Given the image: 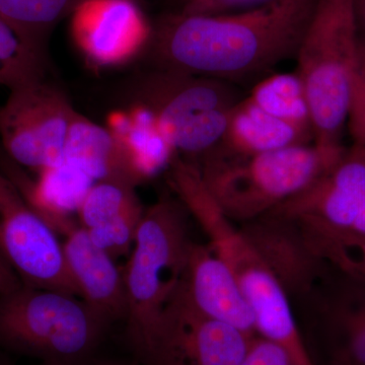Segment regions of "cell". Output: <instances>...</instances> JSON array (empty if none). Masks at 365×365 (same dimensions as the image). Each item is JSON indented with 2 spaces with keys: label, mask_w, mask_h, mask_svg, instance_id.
<instances>
[{
  "label": "cell",
  "mask_w": 365,
  "mask_h": 365,
  "mask_svg": "<svg viewBox=\"0 0 365 365\" xmlns=\"http://www.w3.org/2000/svg\"><path fill=\"white\" fill-rule=\"evenodd\" d=\"M316 0L223 14L182 13L151 37L158 69L227 81L256 76L297 53Z\"/></svg>",
  "instance_id": "1"
},
{
  "label": "cell",
  "mask_w": 365,
  "mask_h": 365,
  "mask_svg": "<svg viewBox=\"0 0 365 365\" xmlns=\"http://www.w3.org/2000/svg\"><path fill=\"white\" fill-rule=\"evenodd\" d=\"M170 189L227 264L251 307L257 335L284 350L294 365H316L300 335L287 295L272 268L239 227L222 212L196 163L176 157L168 168Z\"/></svg>",
  "instance_id": "2"
},
{
  "label": "cell",
  "mask_w": 365,
  "mask_h": 365,
  "mask_svg": "<svg viewBox=\"0 0 365 365\" xmlns=\"http://www.w3.org/2000/svg\"><path fill=\"white\" fill-rule=\"evenodd\" d=\"M279 281L314 364L365 365L364 279L307 252Z\"/></svg>",
  "instance_id": "3"
},
{
  "label": "cell",
  "mask_w": 365,
  "mask_h": 365,
  "mask_svg": "<svg viewBox=\"0 0 365 365\" xmlns=\"http://www.w3.org/2000/svg\"><path fill=\"white\" fill-rule=\"evenodd\" d=\"M345 150L341 144L311 143L250 157L212 153L197 165L222 212L239 225L299 195L318 181Z\"/></svg>",
  "instance_id": "4"
},
{
  "label": "cell",
  "mask_w": 365,
  "mask_h": 365,
  "mask_svg": "<svg viewBox=\"0 0 365 365\" xmlns=\"http://www.w3.org/2000/svg\"><path fill=\"white\" fill-rule=\"evenodd\" d=\"M360 35L354 0H316L295 56L314 143L335 145L347 122Z\"/></svg>",
  "instance_id": "5"
},
{
  "label": "cell",
  "mask_w": 365,
  "mask_h": 365,
  "mask_svg": "<svg viewBox=\"0 0 365 365\" xmlns=\"http://www.w3.org/2000/svg\"><path fill=\"white\" fill-rule=\"evenodd\" d=\"M78 297L26 285L0 295V346L47 365L86 362L109 323Z\"/></svg>",
  "instance_id": "6"
},
{
  "label": "cell",
  "mask_w": 365,
  "mask_h": 365,
  "mask_svg": "<svg viewBox=\"0 0 365 365\" xmlns=\"http://www.w3.org/2000/svg\"><path fill=\"white\" fill-rule=\"evenodd\" d=\"M192 244L186 208L179 199L162 197L144 210L123 272L128 299L127 332L137 351L181 283Z\"/></svg>",
  "instance_id": "7"
},
{
  "label": "cell",
  "mask_w": 365,
  "mask_h": 365,
  "mask_svg": "<svg viewBox=\"0 0 365 365\" xmlns=\"http://www.w3.org/2000/svg\"><path fill=\"white\" fill-rule=\"evenodd\" d=\"M135 98L177 155L198 163L222 143L239 93L230 83L158 69L140 79Z\"/></svg>",
  "instance_id": "8"
},
{
  "label": "cell",
  "mask_w": 365,
  "mask_h": 365,
  "mask_svg": "<svg viewBox=\"0 0 365 365\" xmlns=\"http://www.w3.org/2000/svg\"><path fill=\"white\" fill-rule=\"evenodd\" d=\"M74 108L44 79L14 88L0 107V140L20 167L42 173L66 163Z\"/></svg>",
  "instance_id": "9"
},
{
  "label": "cell",
  "mask_w": 365,
  "mask_h": 365,
  "mask_svg": "<svg viewBox=\"0 0 365 365\" xmlns=\"http://www.w3.org/2000/svg\"><path fill=\"white\" fill-rule=\"evenodd\" d=\"M254 337L201 313L180 283L138 353L145 365H241Z\"/></svg>",
  "instance_id": "10"
},
{
  "label": "cell",
  "mask_w": 365,
  "mask_h": 365,
  "mask_svg": "<svg viewBox=\"0 0 365 365\" xmlns=\"http://www.w3.org/2000/svg\"><path fill=\"white\" fill-rule=\"evenodd\" d=\"M0 257L23 285L78 297L56 232L0 172Z\"/></svg>",
  "instance_id": "11"
},
{
  "label": "cell",
  "mask_w": 365,
  "mask_h": 365,
  "mask_svg": "<svg viewBox=\"0 0 365 365\" xmlns=\"http://www.w3.org/2000/svg\"><path fill=\"white\" fill-rule=\"evenodd\" d=\"M74 43L90 63H128L153 37L145 16L132 0H81L71 13Z\"/></svg>",
  "instance_id": "12"
},
{
  "label": "cell",
  "mask_w": 365,
  "mask_h": 365,
  "mask_svg": "<svg viewBox=\"0 0 365 365\" xmlns=\"http://www.w3.org/2000/svg\"><path fill=\"white\" fill-rule=\"evenodd\" d=\"M364 201L365 145L354 144L318 181L269 212L348 234Z\"/></svg>",
  "instance_id": "13"
},
{
  "label": "cell",
  "mask_w": 365,
  "mask_h": 365,
  "mask_svg": "<svg viewBox=\"0 0 365 365\" xmlns=\"http://www.w3.org/2000/svg\"><path fill=\"white\" fill-rule=\"evenodd\" d=\"M60 234L67 269L79 297L108 323L126 319L128 311L124 275L114 258L91 240L85 227L72 222Z\"/></svg>",
  "instance_id": "14"
},
{
  "label": "cell",
  "mask_w": 365,
  "mask_h": 365,
  "mask_svg": "<svg viewBox=\"0 0 365 365\" xmlns=\"http://www.w3.org/2000/svg\"><path fill=\"white\" fill-rule=\"evenodd\" d=\"M181 284L201 313L250 337L257 335L253 311L234 274L208 244L193 242Z\"/></svg>",
  "instance_id": "15"
},
{
  "label": "cell",
  "mask_w": 365,
  "mask_h": 365,
  "mask_svg": "<svg viewBox=\"0 0 365 365\" xmlns=\"http://www.w3.org/2000/svg\"><path fill=\"white\" fill-rule=\"evenodd\" d=\"M76 209L81 227L113 258L123 256L134 245L144 213L135 187L97 182L86 192Z\"/></svg>",
  "instance_id": "16"
},
{
  "label": "cell",
  "mask_w": 365,
  "mask_h": 365,
  "mask_svg": "<svg viewBox=\"0 0 365 365\" xmlns=\"http://www.w3.org/2000/svg\"><path fill=\"white\" fill-rule=\"evenodd\" d=\"M66 163L97 182L136 187L146 180L121 138L78 111L67 135Z\"/></svg>",
  "instance_id": "17"
},
{
  "label": "cell",
  "mask_w": 365,
  "mask_h": 365,
  "mask_svg": "<svg viewBox=\"0 0 365 365\" xmlns=\"http://www.w3.org/2000/svg\"><path fill=\"white\" fill-rule=\"evenodd\" d=\"M312 141L313 134L268 114L247 98L230 110L225 136L210 155L250 157Z\"/></svg>",
  "instance_id": "18"
},
{
  "label": "cell",
  "mask_w": 365,
  "mask_h": 365,
  "mask_svg": "<svg viewBox=\"0 0 365 365\" xmlns=\"http://www.w3.org/2000/svg\"><path fill=\"white\" fill-rule=\"evenodd\" d=\"M81 0H0V19L34 51L47 59L53 29Z\"/></svg>",
  "instance_id": "19"
},
{
  "label": "cell",
  "mask_w": 365,
  "mask_h": 365,
  "mask_svg": "<svg viewBox=\"0 0 365 365\" xmlns=\"http://www.w3.org/2000/svg\"><path fill=\"white\" fill-rule=\"evenodd\" d=\"M248 98L263 111L314 136L306 91L297 72L269 76L255 86Z\"/></svg>",
  "instance_id": "20"
},
{
  "label": "cell",
  "mask_w": 365,
  "mask_h": 365,
  "mask_svg": "<svg viewBox=\"0 0 365 365\" xmlns=\"http://www.w3.org/2000/svg\"><path fill=\"white\" fill-rule=\"evenodd\" d=\"M302 240L312 251L347 272L365 280V237L335 232L297 222Z\"/></svg>",
  "instance_id": "21"
},
{
  "label": "cell",
  "mask_w": 365,
  "mask_h": 365,
  "mask_svg": "<svg viewBox=\"0 0 365 365\" xmlns=\"http://www.w3.org/2000/svg\"><path fill=\"white\" fill-rule=\"evenodd\" d=\"M47 59L34 51L0 19V86L9 91L45 78Z\"/></svg>",
  "instance_id": "22"
},
{
  "label": "cell",
  "mask_w": 365,
  "mask_h": 365,
  "mask_svg": "<svg viewBox=\"0 0 365 365\" xmlns=\"http://www.w3.org/2000/svg\"><path fill=\"white\" fill-rule=\"evenodd\" d=\"M347 122L354 144L365 145V41L361 38L353 78Z\"/></svg>",
  "instance_id": "23"
},
{
  "label": "cell",
  "mask_w": 365,
  "mask_h": 365,
  "mask_svg": "<svg viewBox=\"0 0 365 365\" xmlns=\"http://www.w3.org/2000/svg\"><path fill=\"white\" fill-rule=\"evenodd\" d=\"M241 365H294L279 345L256 335L250 342Z\"/></svg>",
  "instance_id": "24"
},
{
  "label": "cell",
  "mask_w": 365,
  "mask_h": 365,
  "mask_svg": "<svg viewBox=\"0 0 365 365\" xmlns=\"http://www.w3.org/2000/svg\"><path fill=\"white\" fill-rule=\"evenodd\" d=\"M281 0H203L198 4L185 6L182 13L223 14L241 13L275 4Z\"/></svg>",
  "instance_id": "25"
},
{
  "label": "cell",
  "mask_w": 365,
  "mask_h": 365,
  "mask_svg": "<svg viewBox=\"0 0 365 365\" xmlns=\"http://www.w3.org/2000/svg\"><path fill=\"white\" fill-rule=\"evenodd\" d=\"M23 285L13 269L0 257V295L9 294Z\"/></svg>",
  "instance_id": "26"
},
{
  "label": "cell",
  "mask_w": 365,
  "mask_h": 365,
  "mask_svg": "<svg viewBox=\"0 0 365 365\" xmlns=\"http://www.w3.org/2000/svg\"><path fill=\"white\" fill-rule=\"evenodd\" d=\"M354 7L360 38L365 41V0H354Z\"/></svg>",
  "instance_id": "27"
},
{
  "label": "cell",
  "mask_w": 365,
  "mask_h": 365,
  "mask_svg": "<svg viewBox=\"0 0 365 365\" xmlns=\"http://www.w3.org/2000/svg\"><path fill=\"white\" fill-rule=\"evenodd\" d=\"M348 234L357 235V237H365V201L361 209H360L359 215L357 216L354 225H353L351 232H348Z\"/></svg>",
  "instance_id": "28"
},
{
  "label": "cell",
  "mask_w": 365,
  "mask_h": 365,
  "mask_svg": "<svg viewBox=\"0 0 365 365\" xmlns=\"http://www.w3.org/2000/svg\"><path fill=\"white\" fill-rule=\"evenodd\" d=\"M76 365H116L113 364H105V362H93V364H91V362H83V364H76Z\"/></svg>",
  "instance_id": "29"
},
{
  "label": "cell",
  "mask_w": 365,
  "mask_h": 365,
  "mask_svg": "<svg viewBox=\"0 0 365 365\" xmlns=\"http://www.w3.org/2000/svg\"><path fill=\"white\" fill-rule=\"evenodd\" d=\"M203 1V0H187L186 6H192V4H198V2Z\"/></svg>",
  "instance_id": "30"
},
{
  "label": "cell",
  "mask_w": 365,
  "mask_h": 365,
  "mask_svg": "<svg viewBox=\"0 0 365 365\" xmlns=\"http://www.w3.org/2000/svg\"><path fill=\"white\" fill-rule=\"evenodd\" d=\"M0 365H4V364H1V362H0Z\"/></svg>",
  "instance_id": "31"
}]
</instances>
